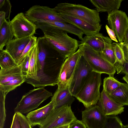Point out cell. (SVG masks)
<instances>
[{
	"label": "cell",
	"instance_id": "cell-32",
	"mask_svg": "<svg viewBox=\"0 0 128 128\" xmlns=\"http://www.w3.org/2000/svg\"><path fill=\"white\" fill-rule=\"evenodd\" d=\"M123 125L120 119L115 116H108L106 123L102 128H123Z\"/></svg>",
	"mask_w": 128,
	"mask_h": 128
},
{
	"label": "cell",
	"instance_id": "cell-18",
	"mask_svg": "<svg viewBox=\"0 0 128 128\" xmlns=\"http://www.w3.org/2000/svg\"><path fill=\"white\" fill-rule=\"evenodd\" d=\"M112 42L110 38L104 36L102 34L99 33L95 35L84 36L81 43H86L95 50L101 52L104 48L105 43L112 44Z\"/></svg>",
	"mask_w": 128,
	"mask_h": 128
},
{
	"label": "cell",
	"instance_id": "cell-35",
	"mask_svg": "<svg viewBox=\"0 0 128 128\" xmlns=\"http://www.w3.org/2000/svg\"><path fill=\"white\" fill-rule=\"evenodd\" d=\"M5 8L4 9L6 10L4 12L6 13V19H8L9 20L10 15V10L11 8V5L9 0H5V3L0 8Z\"/></svg>",
	"mask_w": 128,
	"mask_h": 128
},
{
	"label": "cell",
	"instance_id": "cell-21",
	"mask_svg": "<svg viewBox=\"0 0 128 128\" xmlns=\"http://www.w3.org/2000/svg\"><path fill=\"white\" fill-rule=\"evenodd\" d=\"M24 77L20 64L0 70V85L11 81Z\"/></svg>",
	"mask_w": 128,
	"mask_h": 128
},
{
	"label": "cell",
	"instance_id": "cell-3",
	"mask_svg": "<svg viewBox=\"0 0 128 128\" xmlns=\"http://www.w3.org/2000/svg\"><path fill=\"white\" fill-rule=\"evenodd\" d=\"M101 74L93 71L75 97L86 108L96 105L100 99L101 94L100 88L102 84Z\"/></svg>",
	"mask_w": 128,
	"mask_h": 128
},
{
	"label": "cell",
	"instance_id": "cell-10",
	"mask_svg": "<svg viewBox=\"0 0 128 128\" xmlns=\"http://www.w3.org/2000/svg\"><path fill=\"white\" fill-rule=\"evenodd\" d=\"M108 24L119 43L123 42L128 28V17L124 12L117 10L108 14Z\"/></svg>",
	"mask_w": 128,
	"mask_h": 128
},
{
	"label": "cell",
	"instance_id": "cell-8",
	"mask_svg": "<svg viewBox=\"0 0 128 128\" xmlns=\"http://www.w3.org/2000/svg\"><path fill=\"white\" fill-rule=\"evenodd\" d=\"M24 14L26 18L33 23L44 21H56L67 23L66 20L59 13L47 6L38 5L33 6Z\"/></svg>",
	"mask_w": 128,
	"mask_h": 128
},
{
	"label": "cell",
	"instance_id": "cell-47",
	"mask_svg": "<svg viewBox=\"0 0 128 128\" xmlns=\"http://www.w3.org/2000/svg\"><path fill=\"white\" fill-rule=\"evenodd\" d=\"M126 45H127L128 46V44H126Z\"/></svg>",
	"mask_w": 128,
	"mask_h": 128
},
{
	"label": "cell",
	"instance_id": "cell-20",
	"mask_svg": "<svg viewBox=\"0 0 128 128\" xmlns=\"http://www.w3.org/2000/svg\"><path fill=\"white\" fill-rule=\"evenodd\" d=\"M91 3L98 12H106L108 14L118 10L123 0H90Z\"/></svg>",
	"mask_w": 128,
	"mask_h": 128
},
{
	"label": "cell",
	"instance_id": "cell-1",
	"mask_svg": "<svg viewBox=\"0 0 128 128\" xmlns=\"http://www.w3.org/2000/svg\"><path fill=\"white\" fill-rule=\"evenodd\" d=\"M42 32L50 44L66 59L75 52L79 47L78 40L63 30L50 28Z\"/></svg>",
	"mask_w": 128,
	"mask_h": 128
},
{
	"label": "cell",
	"instance_id": "cell-6",
	"mask_svg": "<svg viewBox=\"0 0 128 128\" xmlns=\"http://www.w3.org/2000/svg\"><path fill=\"white\" fill-rule=\"evenodd\" d=\"M77 120L71 106L65 105L56 108L39 126L40 128H57L69 125Z\"/></svg>",
	"mask_w": 128,
	"mask_h": 128
},
{
	"label": "cell",
	"instance_id": "cell-13",
	"mask_svg": "<svg viewBox=\"0 0 128 128\" xmlns=\"http://www.w3.org/2000/svg\"><path fill=\"white\" fill-rule=\"evenodd\" d=\"M55 96L53 95L50 102L44 106L27 114L26 117L32 127L40 125L56 108Z\"/></svg>",
	"mask_w": 128,
	"mask_h": 128
},
{
	"label": "cell",
	"instance_id": "cell-24",
	"mask_svg": "<svg viewBox=\"0 0 128 128\" xmlns=\"http://www.w3.org/2000/svg\"><path fill=\"white\" fill-rule=\"evenodd\" d=\"M14 35L10 22L6 21L0 27V50L13 39Z\"/></svg>",
	"mask_w": 128,
	"mask_h": 128
},
{
	"label": "cell",
	"instance_id": "cell-7",
	"mask_svg": "<svg viewBox=\"0 0 128 128\" xmlns=\"http://www.w3.org/2000/svg\"><path fill=\"white\" fill-rule=\"evenodd\" d=\"M93 71L92 68L81 53L68 86L73 96L75 97L80 92Z\"/></svg>",
	"mask_w": 128,
	"mask_h": 128
},
{
	"label": "cell",
	"instance_id": "cell-31",
	"mask_svg": "<svg viewBox=\"0 0 128 128\" xmlns=\"http://www.w3.org/2000/svg\"><path fill=\"white\" fill-rule=\"evenodd\" d=\"M37 37L34 36L31 37L30 41L25 47L20 56L16 62L18 64H21L25 58L36 45L37 42Z\"/></svg>",
	"mask_w": 128,
	"mask_h": 128
},
{
	"label": "cell",
	"instance_id": "cell-45",
	"mask_svg": "<svg viewBox=\"0 0 128 128\" xmlns=\"http://www.w3.org/2000/svg\"><path fill=\"white\" fill-rule=\"evenodd\" d=\"M69 125H66L65 126H61L57 128H69Z\"/></svg>",
	"mask_w": 128,
	"mask_h": 128
},
{
	"label": "cell",
	"instance_id": "cell-23",
	"mask_svg": "<svg viewBox=\"0 0 128 128\" xmlns=\"http://www.w3.org/2000/svg\"><path fill=\"white\" fill-rule=\"evenodd\" d=\"M116 102L122 106L128 105V84L122 83L116 90L109 95Z\"/></svg>",
	"mask_w": 128,
	"mask_h": 128
},
{
	"label": "cell",
	"instance_id": "cell-37",
	"mask_svg": "<svg viewBox=\"0 0 128 128\" xmlns=\"http://www.w3.org/2000/svg\"><path fill=\"white\" fill-rule=\"evenodd\" d=\"M69 128H87L82 120H77L70 125Z\"/></svg>",
	"mask_w": 128,
	"mask_h": 128
},
{
	"label": "cell",
	"instance_id": "cell-14",
	"mask_svg": "<svg viewBox=\"0 0 128 128\" xmlns=\"http://www.w3.org/2000/svg\"><path fill=\"white\" fill-rule=\"evenodd\" d=\"M98 105L107 116H116L124 111L123 106L114 101L103 90L101 93Z\"/></svg>",
	"mask_w": 128,
	"mask_h": 128
},
{
	"label": "cell",
	"instance_id": "cell-28",
	"mask_svg": "<svg viewBox=\"0 0 128 128\" xmlns=\"http://www.w3.org/2000/svg\"><path fill=\"white\" fill-rule=\"evenodd\" d=\"M99 52L105 59L112 64L114 65L116 62V57L112 44L105 43L104 50Z\"/></svg>",
	"mask_w": 128,
	"mask_h": 128
},
{
	"label": "cell",
	"instance_id": "cell-25",
	"mask_svg": "<svg viewBox=\"0 0 128 128\" xmlns=\"http://www.w3.org/2000/svg\"><path fill=\"white\" fill-rule=\"evenodd\" d=\"M113 45L116 57V62L114 66L117 74L120 73L121 69L124 63L125 60L122 46L119 43L113 42Z\"/></svg>",
	"mask_w": 128,
	"mask_h": 128
},
{
	"label": "cell",
	"instance_id": "cell-39",
	"mask_svg": "<svg viewBox=\"0 0 128 128\" xmlns=\"http://www.w3.org/2000/svg\"><path fill=\"white\" fill-rule=\"evenodd\" d=\"M120 43L122 46L123 50L126 61L128 62V46L124 44L122 42Z\"/></svg>",
	"mask_w": 128,
	"mask_h": 128
},
{
	"label": "cell",
	"instance_id": "cell-12",
	"mask_svg": "<svg viewBox=\"0 0 128 128\" xmlns=\"http://www.w3.org/2000/svg\"><path fill=\"white\" fill-rule=\"evenodd\" d=\"M80 49L65 60L61 67L58 82L63 85H69L81 55Z\"/></svg>",
	"mask_w": 128,
	"mask_h": 128
},
{
	"label": "cell",
	"instance_id": "cell-11",
	"mask_svg": "<svg viewBox=\"0 0 128 128\" xmlns=\"http://www.w3.org/2000/svg\"><path fill=\"white\" fill-rule=\"evenodd\" d=\"M82 114V120L87 128H102L107 121L108 116L98 105L86 108Z\"/></svg>",
	"mask_w": 128,
	"mask_h": 128
},
{
	"label": "cell",
	"instance_id": "cell-2",
	"mask_svg": "<svg viewBox=\"0 0 128 128\" xmlns=\"http://www.w3.org/2000/svg\"><path fill=\"white\" fill-rule=\"evenodd\" d=\"M55 12L69 15L82 20L100 28L102 25L99 12L96 10L90 9L80 4L68 3L58 4L53 8Z\"/></svg>",
	"mask_w": 128,
	"mask_h": 128
},
{
	"label": "cell",
	"instance_id": "cell-40",
	"mask_svg": "<svg viewBox=\"0 0 128 128\" xmlns=\"http://www.w3.org/2000/svg\"><path fill=\"white\" fill-rule=\"evenodd\" d=\"M6 21L5 12L4 11H0V27Z\"/></svg>",
	"mask_w": 128,
	"mask_h": 128
},
{
	"label": "cell",
	"instance_id": "cell-33",
	"mask_svg": "<svg viewBox=\"0 0 128 128\" xmlns=\"http://www.w3.org/2000/svg\"><path fill=\"white\" fill-rule=\"evenodd\" d=\"M29 53L25 58L20 64L23 76L25 78L27 75L28 69L30 60Z\"/></svg>",
	"mask_w": 128,
	"mask_h": 128
},
{
	"label": "cell",
	"instance_id": "cell-29",
	"mask_svg": "<svg viewBox=\"0 0 128 128\" xmlns=\"http://www.w3.org/2000/svg\"><path fill=\"white\" fill-rule=\"evenodd\" d=\"M26 80L25 78L23 77L11 81L0 85V90L3 91L7 94L9 92L25 82Z\"/></svg>",
	"mask_w": 128,
	"mask_h": 128
},
{
	"label": "cell",
	"instance_id": "cell-46",
	"mask_svg": "<svg viewBox=\"0 0 128 128\" xmlns=\"http://www.w3.org/2000/svg\"><path fill=\"white\" fill-rule=\"evenodd\" d=\"M123 128H128V124L126 125H123Z\"/></svg>",
	"mask_w": 128,
	"mask_h": 128
},
{
	"label": "cell",
	"instance_id": "cell-30",
	"mask_svg": "<svg viewBox=\"0 0 128 128\" xmlns=\"http://www.w3.org/2000/svg\"><path fill=\"white\" fill-rule=\"evenodd\" d=\"M0 128H4L6 116L5 100L7 94L1 90H0Z\"/></svg>",
	"mask_w": 128,
	"mask_h": 128
},
{
	"label": "cell",
	"instance_id": "cell-4",
	"mask_svg": "<svg viewBox=\"0 0 128 128\" xmlns=\"http://www.w3.org/2000/svg\"><path fill=\"white\" fill-rule=\"evenodd\" d=\"M81 52L92 68L93 71L101 74H108L114 77L116 68L105 59L99 52L93 49L85 43H80L79 45Z\"/></svg>",
	"mask_w": 128,
	"mask_h": 128
},
{
	"label": "cell",
	"instance_id": "cell-5",
	"mask_svg": "<svg viewBox=\"0 0 128 128\" xmlns=\"http://www.w3.org/2000/svg\"><path fill=\"white\" fill-rule=\"evenodd\" d=\"M52 93L42 87L31 90L22 97L14 109L15 113L27 114L37 108L52 96Z\"/></svg>",
	"mask_w": 128,
	"mask_h": 128
},
{
	"label": "cell",
	"instance_id": "cell-26",
	"mask_svg": "<svg viewBox=\"0 0 128 128\" xmlns=\"http://www.w3.org/2000/svg\"><path fill=\"white\" fill-rule=\"evenodd\" d=\"M122 83L114 77L109 76L105 78L104 80L103 90L109 95L120 86Z\"/></svg>",
	"mask_w": 128,
	"mask_h": 128
},
{
	"label": "cell",
	"instance_id": "cell-9",
	"mask_svg": "<svg viewBox=\"0 0 128 128\" xmlns=\"http://www.w3.org/2000/svg\"><path fill=\"white\" fill-rule=\"evenodd\" d=\"M9 22L14 38L31 37L36 33V26L28 20L22 12L18 14Z\"/></svg>",
	"mask_w": 128,
	"mask_h": 128
},
{
	"label": "cell",
	"instance_id": "cell-43",
	"mask_svg": "<svg viewBox=\"0 0 128 128\" xmlns=\"http://www.w3.org/2000/svg\"><path fill=\"white\" fill-rule=\"evenodd\" d=\"M122 79L125 80L128 84V74H126L122 78Z\"/></svg>",
	"mask_w": 128,
	"mask_h": 128
},
{
	"label": "cell",
	"instance_id": "cell-44",
	"mask_svg": "<svg viewBox=\"0 0 128 128\" xmlns=\"http://www.w3.org/2000/svg\"><path fill=\"white\" fill-rule=\"evenodd\" d=\"M5 0H0V7L2 6L5 3Z\"/></svg>",
	"mask_w": 128,
	"mask_h": 128
},
{
	"label": "cell",
	"instance_id": "cell-38",
	"mask_svg": "<svg viewBox=\"0 0 128 128\" xmlns=\"http://www.w3.org/2000/svg\"><path fill=\"white\" fill-rule=\"evenodd\" d=\"M105 27L107 32L110 39L112 40L118 42V41L116 38V37L114 32L110 29L107 25H106Z\"/></svg>",
	"mask_w": 128,
	"mask_h": 128
},
{
	"label": "cell",
	"instance_id": "cell-41",
	"mask_svg": "<svg viewBox=\"0 0 128 128\" xmlns=\"http://www.w3.org/2000/svg\"><path fill=\"white\" fill-rule=\"evenodd\" d=\"M121 73H123L125 74H128V62L125 61L121 69L120 72Z\"/></svg>",
	"mask_w": 128,
	"mask_h": 128
},
{
	"label": "cell",
	"instance_id": "cell-19",
	"mask_svg": "<svg viewBox=\"0 0 128 128\" xmlns=\"http://www.w3.org/2000/svg\"><path fill=\"white\" fill-rule=\"evenodd\" d=\"M30 60L28 74L25 78V82L34 84L37 78L38 60V52L37 43L29 53Z\"/></svg>",
	"mask_w": 128,
	"mask_h": 128
},
{
	"label": "cell",
	"instance_id": "cell-42",
	"mask_svg": "<svg viewBox=\"0 0 128 128\" xmlns=\"http://www.w3.org/2000/svg\"><path fill=\"white\" fill-rule=\"evenodd\" d=\"M122 43L125 45L128 44V28L126 31Z\"/></svg>",
	"mask_w": 128,
	"mask_h": 128
},
{
	"label": "cell",
	"instance_id": "cell-27",
	"mask_svg": "<svg viewBox=\"0 0 128 128\" xmlns=\"http://www.w3.org/2000/svg\"><path fill=\"white\" fill-rule=\"evenodd\" d=\"M18 65L10 55L5 50H0V66L1 69L13 67Z\"/></svg>",
	"mask_w": 128,
	"mask_h": 128
},
{
	"label": "cell",
	"instance_id": "cell-16",
	"mask_svg": "<svg viewBox=\"0 0 128 128\" xmlns=\"http://www.w3.org/2000/svg\"><path fill=\"white\" fill-rule=\"evenodd\" d=\"M59 14L66 20L67 23L75 26L82 31L86 36H90L99 33L100 28L79 18L67 14Z\"/></svg>",
	"mask_w": 128,
	"mask_h": 128
},
{
	"label": "cell",
	"instance_id": "cell-22",
	"mask_svg": "<svg viewBox=\"0 0 128 128\" xmlns=\"http://www.w3.org/2000/svg\"><path fill=\"white\" fill-rule=\"evenodd\" d=\"M54 95L55 97L56 108L65 105L71 106L75 100V98L70 93L68 87L60 90L57 89Z\"/></svg>",
	"mask_w": 128,
	"mask_h": 128
},
{
	"label": "cell",
	"instance_id": "cell-17",
	"mask_svg": "<svg viewBox=\"0 0 128 128\" xmlns=\"http://www.w3.org/2000/svg\"><path fill=\"white\" fill-rule=\"evenodd\" d=\"M31 38V37L20 39H13L6 45L5 50L16 62Z\"/></svg>",
	"mask_w": 128,
	"mask_h": 128
},
{
	"label": "cell",
	"instance_id": "cell-15",
	"mask_svg": "<svg viewBox=\"0 0 128 128\" xmlns=\"http://www.w3.org/2000/svg\"><path fill=\"white\" fill-rule=\"evenodd\" d=\"M34 24L37 29L39 28L42 31L49 28H57L77 36L81 41L83 39L84 34L82 31L70 24L56 21H44Z\"/></svg>",
	"mask_w": 128,
	"mask_h": 128
},
{
	"label": "cell",
	"instance_id": "cell-34",
	"mask_svg": "<svg viewBox=\"0 0 128 128\" xmlns=\"http://www.w3.org/2000/svg\"><path fill=\"white\" fill-rule=\"evenodd\" d=\"M22 128H32V127L26 116L23 114L17 113Z\"/></svg>",
	"mask_w": 128,
	"mask_h": 128
},
{
	"label": "cell",
	"instance_id": "cell-36",
	"mask_svg": "<svg viewBox=\"0 0 128 128\" xmlns=\"http://www.w3.org/2000/svg\"><path fill=\"white\" fill-rule=\"evenodd\" d=\"M10 128H22L17 113H15L13 116Z\"/></svg>",
	"mask_w": 128,
	"mask_h": 128
}]
</instances>
